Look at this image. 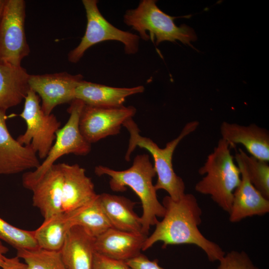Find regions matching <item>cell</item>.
<instances>
[{
    "label": "cell",
    "instance_id": "6da1fadb",
    "mask_svg": "<svg viewBox=\"0 0 269 269\" xmlns=\"http://www.w3.org/2000/svg\"><path fill=\"white\" fill-rule=\"evenodd\" d=\"M162 204L165 213L162 220L157 222L153 233L147 236L142 251H145L157 242L163 243L162 248L169 245H194L206 254L208 260L219 261L225 252L216 243L201 233L198 226L201 223L202 210L195 196L185 193L174 200L165 196Z\"/></svg>",
    "mask_w": 269,
    "mask_h": 269
},
{
    "label": "cell",
    "instance_id": "7a4b0ae2",
    "mask_svg": "<svg viewBox=\"0 0 269 269\" xmlns=\"http://www.w3.org/2000/svg\"><path fill=\"white\" fill-rule=\"evenodd\" d=\"M94 172L98 176L107 175L110 177L109 185L113 191L123 192L129 187L134 192L142 204V232L147 236L150 227L158 222L157 217H163L165 213V208L158 200L152 182L156 172L149 155H137L132 165L126 170H115L98 165Z\"/></svg>",
    "mask_w": 269,
    "mask_h": 269
},
{
    "label": "cell",
    "instance_id": "3957f363",
    "mask_svg": "<svg viewBox=\"0 0 269 269\" xmlns=\"http://www.w3.org/2000/svg\"><path fill=\"white\" fill-rule=\"evenodd\" d=\"M199 123L191 121L187 123L178 136L168 142L164 148L159 147L152 139L140 134L138 126L132 118L124 122L130 134V139L125 159L129 161L132 152L139 147L146 149L154 161V168L157 176L154 187L156 190H164L174 200L179 199L184 194L185 186L183 179L174 172L172 156L175 148L186 136L194 132Z\"/></svg>",
    "mask_w": 269,
    "mask_h": 269
},
{
    "label": "cell",
    "instance_id": "277c9868",
    "mask_svg": "<svg viewBox=\"0 0 269 269\" xmlns=\"http://www.w3.org/2000/svg\"><path fill=\"white\" fill-rule=\"evenodd\" d=\"M229 144L220 138L204 164L199 169L204 176L195 186V190L209 195L222 210L229 213L233 194L239 185L241 174L234 161Z\"/></svg>",
    "mask_w": 269,
    "mask_h": 269
},
{
    "label": "cell",
    "instance_id": "5b68a950",
    "mask_svg": "<svg viewBox=\"0 0 269 269\" xmlns=\"http://www.w3.org/2000/svg\"><path fill=\"white\" fill-rule=\"evenodd\" d=\"M156 1L140 0L135 8L126 10L123 16L124 23L136 31L144 40L154 37L156 45L164 41L179 40L191 46L190 42L197 38L194 31L185 24L177 26L174 22L176 17L163 12Z\"/></svg>",
    "mask_w": 269,
    "mask_h": 269
},
{
    "label": "cell",
    "instance_id": "8992f818",
    "mask_svg": "<svg viewBox=\"0 0 269 269\" xmlns=\"http://www.w3.org/2000/svg\"><path fill=\"white\" fill-rule=\"evenodd\" d=\"M70 104L67 109L69 119L56 132L55 141L47 156L34 171H28L23 175L22 183L24 188L30 190L60 157L71 153L85 155L91 151V144L81 134L79 125L81 112L85 104L78 99L74 100Z\"/></svg>",
    "mask_w": 269,
    "mask_h": 269
},
{
    "label": "cell",
    "instance_id": "52a82bcc",
    "mask_svg": "<svg viewBox=\"0 0 269 269\" xmlns=\"http://www.w3.org/2000/svg\"><path fill=\"white\" fill-rule=\"evenodd\" d=\"M82 3L86 14V28L80 43L68 54L70 62L77 63L90 47L108 40L122 43L127 54L138 51L140 39L138 35L120 29L110 23L100 11L98 0H83Z\"/></svg>",
    "mask_w": 269,
    "mask_h": 269
},
{
    "label": "cell",
    "instance_id": "ba28073f",
    "mask_svg": "<svg viewBox=\"0 0 269 269\" xmlns=\"http://www.w3.org/2000/svg\"><path fill=\"white\" fill-rule=\"evenodd\" d=\"M40 102L38 95L29 88L19 115L26 123V129L16 140L23 145H30L38 157L44 159L53 144L61 123L53 114L43 112Z\"/></svg>",
    "mask_w": 269,
    "mask_h": 269
},
{
    "label": "cell",
    "instance_id": "9c48e42d",
    "mask_svg": "<svg viewBox=\"0 0 269 269\" xmlns=\"http://www.w3.org/2000/svg\"><path fill=\"white\" fill-rule=\"evenodd\" d=\"M25 1L6 0L0 20V63L21 66L30 48L25 32Z\"/></svg>",
    "mask_w": 269,
    "mask_h": 269
},
{
    "label": "cell",
    "instance_id": "30bf717a",
    "mask_svg": "<svg viewBox=\"0 0 269 269\" xmlns=\"http://www.w3.org/2000/svg\"><path fill=\"white\" fill-rule=\"evenodd\" d=\"M136 109L132 106L109 107L84 104L79 118V129L90 144L120 133L127 120L132 118Z\"/></svg>",
    "mask_w": 269,
    "mask_h": 269
},
{
    "label": "cell",
    "instance_id": "8fae6325",
    "mask_svg": "<svg viewBox=\"0 0 269 269\" xmlns=\"http://www.w3.org/2000/svg\"><path fill=\"white\" fill-rule=\"evenodd\" d=\"M83 80L80 74L72 75L66 72L29 74L28 85L41 98L43 112L50 115L56 106L75 99L76 89Z\"/></svg>",
    "mask_w": 269,
    "mask_h": 269
},
{
    "label": "cell",
    "instance_id": "7c38bea8",
    "mask_svg": "<svg viewBox=\"0 0 269 269\" xmlns=\"http://www.w3.org/2000/svg\"><path fill=\"white\" fill-rule=\"evenodd\" d=\"M5 110H0V175L19 173L40 164L31 146L23 145L8 131Z\"/></svg>",
    "mask_w": 269,
    "mask_h": 269
},
{
    "label": "cell",
    "instance_id": "4fadbf2b",
    "mask_svg": "<svg viewBox=\"0 0 269 269\" xmlns=\"http://www.w3.org/2000/svg\"><path fill=\"white\" fill-rule=\"evenodd\" d=\"M61 165L63 175L62 209L68 213L90 202L98 194L84 168L78 164Z\"/></svg>",
    "mask_w": 269,
    "mask_h": 269
},
{
    "label": "cell",
    "instance_id": "5bb4252c",
    "mask_svg": "<svg viewBox=\"0 0 269 269\" xmlns=\"http://www.w3.org/2000/svg\"><path fill=\"white\" fill-rule=\"evenodd\" d=\"M221 138L230 147L243 145L250 155L258 159L269 161V133L266 129L252 124L248 126L223 122L220 126Z\"/></svg>",
    "mask_w": 269,
    "mask_h": 269
},
{
    "label": "cell",
    "instance_id": "9a60e30c",
    "mask_svg": "<svg viewBox=\"0 0 269 269\" xmlns=\"http://www.w3.org/2000/svg\"><path fill=\"white\" fill-rule=\"evenodd\" d=\"M147 236L110 228L95 238V253L106 257L127 261L136 256Z\"/></svg>",
    "mask_w": 269,
    "mask_h": 269
},
{
    "label": "cell",
    "instance_id": "2e32d148",
    "mask_svg": "<svg viewBox=\"0 0 269 269\" xmlns=\"http://www.w3.org/2000/svg\"><path fill=\"white\" fill-rule=\"evenodd\" d=\"M63 175L61 163L51 166L30 189L33 205L44 220L62 212Z\"/></svg>",
    "mask_w": 269,
    "mask_h": 269
},
{
    "label": "cell",
    "instance_id": "e0dca14e",
    "mask_svg": "<svg viewBox=\"0 0 269 269\" xmlns=\"http://www.w3.org/2000/svg\"><path fill=\"white\" fill-rule=\"evenodd\" d=\"M236 160L241 174V182L233 194L229 221L235 223L247 217L264 216L269 212V199L265 197L251 183L246 172Z\"/></svg>",
    "mask_w": 269,
    "mask_h": 269
},
{
    "label": "cell",
    "instance_id": "ac0fdd59",
    "mask_svg": "<svg viewBox=\"0 0 269 269\" xmlns=\"http://www.w3.org/2000/svg\"><path fill=\"white\" fill-rule=\"evenodd\" d=\"M95 240L82 227H70L60 250L67 269H92Z\"/></svg>",
    "mask_w": 269,
    "mask_h": 269
},
{
    "label": "cell",
    "instance_id": "d6986e66",
    "mask_svg": "<svg viewBox=\"0 0 269 269\" xmlns=\"http://www.w3.org/2000/svg\"><path fill=\"white\" fill-rule=\"evenodd\" d=\"M143 86L131 88L114 87L82 80L75 90V99L85 105L115 107L124 105L126 98L131 95L142 93Z\"/></svg>",
    "mask_w": 269,
    "mask_h": 269
},
{
    "label": "cell",
    "instance_id": "ffe728a7",
    "mask_svg": "<svg viewBox=\"0 0 269 269\" xmlns=\"http://www.w3.org/2000/svg\"><path fill=\"white\" fill-rule=\"evenodd\" d=\"M103 209L112 227L134 233H142V221L134 211L136 202L122 196L99 194Z\"/></svg>",
    "mask_w": 269,
    "mask_h": 269
},
{
    "label": "cell",
    "instance_id": "44dd1931",
    "mask_svg": "<svg viewBox=\"0 0 269 269\" xmlns=\"http://www.w3.org/2000/svg\"><path fill=\"white\" fill-rule=\"evenodd\" d=\"M26 70L0 63V110L19 104L29 89Z\"/></svg>",
    "mask_w": 269,
    "mask_h": 269
},
{
    "label": "cell",
    "instance_id": "7402d4cb",
    "mask_svg": "<svg viewBox=\"0 0 269 269\" xmlns=\"http://www.w3.org/2000/svg\"><path fill=\"white\" fill-rule=\"evenodd\" d=\"M66 214L71 226L82 227L94 238L112 227L101 204L99 194L88 204Z\"/></svg>",
    "mask_w": 269,
    "mask_h": 269
},
{
    "label": "cell",
    "instance_id": "603a6c76",
    "mask_svg": "<svg viewBox=\"0 0 269 269\" xmlns=\"http://www.w3.org/2000/svg\"><path fill=\"white\" fill-rule=\"evenodd\" d=\"M71 226L67 214L64 212L44 220L43 223L33 230L38 248L49 251H60Z\"/></svg>",
    "mask_w": 269,
    "mask_h": 269
},
{
    "label": "cell",
    "instance_id": "cb8c5ba5",
    "mask_svg": "<svg viewBox=\"0 0 269 269\" xmlns=\"http://www.w3.org/2000/svg\"><path fill=\"white\" fill-rule=\"evenodd\" d=\"M235 159L242 164L254 186L266 198L269 199V165L268 162L247 154L241 148L236 151Z\"/></svg>",
    "mask_w": 269,
    "mask_h": 269
},
{
    "label": "cell",
    "instance_id": "d4e9b609",
    "mask_svg": "<svg viewBox=\"0 0 269 269\" xmlns=\"http://www.w3.org/2000/svg\"><path fill=\"white\" fill-rule=\"evenodd\" d=\"M16 251V256L23 260L28 269H67L60 251L37 248Z\"/></svg>",
    "mask_w": 269,
    "mask_h": 269
},
{
    "label": "cell",
    "instance_id": "484cf974",
    "mask_svg": "<svg viewBox=\"0 0 269 269\" xmlns=\"http://www.w3.org/2000/svg\"><path fill=\"white\" fill-rule=\"evenodd\" d=\"M0 239L16 251L39 248L34 236V231L21 229L11 225L0 217Z\"/></svg>",
    "mask_w": 269,
    "mask_h": 269
},
{
    "label": "cell",
    "instance_id": "4316f807",
    "mask_svg": "<svg viewBox=\"0 0 269 269\" xmlns=\"http://www.w3.org/2000/svg\"><path fill=\"white\" fill-rule=\"evenodd\" d=\"M217 269H260L244 251H231L219 261Z\"/></svg>",
    "mask_w": 269,
    "mask_h": 269
},
{
    "label": "cell",
    "instance_id": "83f0119b",
    "mask_svg": "<svg viewBox=\"0 0 269 269\" xmlns=\"http://www.w3.org/2000/svg\"><path fill=\"white\" fill-rule=\"evenodd\" d=\"M92 269H131L126 262L95 253Z\"/></svg>",
    "mask_w": 269,
    "mask_h": 269
},
{
    "label": "cell",
    "instance_id": "f1b7e54d",
    "mask_svg": "<svg viewBox=\"0 0 269 269\" xmlns=\"http://www.w3.org/2000/svg\"><path fill=\"white\" fill-rule=\"evenodd\" d=\"M126 262L131 269H165L159 265L157 259L151 261L141 253Z\"/></svg>",
    "mask_w": 269,
    "mask_h": 269
},
{
    "label": "cell",
    "instance_id": "f546056e",
    "mask_svg": "<svg viewBox=\"0 0 269 269\" xmlns=\"http://www.w3.org/2000/svg\"><path fill=\"white\" fill-rule=\"evenodd\" d=\"M1 269H28L26 265L21 261L18 257L8 258L4 266Z\"/></svg>",
    "mask_w": 269,
    "mask_h": 269
},
{
    "label": "cell",
    "instance_id": "4dcf8cb0",
    "mask_svg": "<svg viewBox=\"0 0 269 269\" xmlns=\"http://www.w3.org/2000/svg\"><path fill=\"white\" fill-rule=\"evenodd\" d=\"M8 251V249L0 241V268H2L5 264L7 258L4 256V254Z\"/></svg>",
    "mask_w": 269,
    "mask_h": 269
},
{
    "label": "cell",
    "instance_id": "1f68e13d",
    "mask_svg": "<svg viewBox=\"0 0 269 269\" xmlns=\"http://www.w3.org/2000/svg\"><path fill=\"white\" fill-rule=\"evenodd\" d=\"M6 0H0V20L3 13Z\"/></svg>",
    "mask_w": 269,
    "mask_h": 269
}]
</instances>
